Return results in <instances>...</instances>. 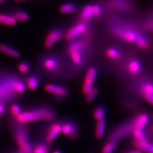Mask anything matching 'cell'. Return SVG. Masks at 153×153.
Masks as SVG:
<instances>
[{"label": "cell", "instance_id": "obj_38", "mask_svg": "<svg viewBox=\"0 0 153 153\" xmlns=\"http://www.w3.org/2000/svg\"><path fill=\"white\" fill-rule=\"evenodd\" d=\"M51 153H63V152H62L61 150H55Z\"/></svg>", "mask_w": 153, "mask_h": 153}, {"label": "cell", "instance_id": "obj_16", "mask_svg": "<svg viewBox=\"0 0 153 153\" xmlns=\"http://www.w3.org/2000/svg\"><path fill=\"white\" fill-rule=\"evenodd\" d=\"M117 33L119 36L128 42H135L138 36L137 33L131 30H117Z\"/></svg>", "mask_w": 153, "mask_h": 153}, {"label": "cell", "instance_id": "obj_25", "mask_svg": "<svg viewBox=\"0 0 153 153\" xmlns=\"http://www.w3.org/2000/svg\"><path fill=\"white\" fill-rule=\"evenodd\" d=\"M12 16L15 18L17 22V21L25 22V21H27L29 19V18H30L29 14L23 10H16L15 12H13Z\"/></svg>", "mask_w": 153, "mask_h": 153}, {"label": "cell", "instance_id": "obj_17", "mask_svg": "<svg viewBox=\"0 0 153 153\" xmlns=\"http://www.w3.org/2000/svg\"><path fill=\"white\" fill-rule=\"evenodd\" d=\"M0 52L7 56L14 57V58H18L21 56L20 52L17 50L13 49V48L5 44H0Z\"/></svg>", "mask_w": 153, "mask_h": 153}, {"label": "cell", "instance_id": "obj_28", "mask_svg": "<svg viewBox=\"0 0 153 153\" xmlns=\"http://www.w3.org/2000/svg\"><path fill=\"white\" fill-rule=\"evenodd\" d=\"M132 135L135 140H147L146 133L143 129H135L132 131Z\"/></svg>", "mask_w": 153, "mask_h": 153}, {"label": "cell", "instance_id": "obj_31", "mask_svg": "<svg viewBox=\"0 0 153 153\" xmlns=\"http://www.w3.org/2000/svg\"><path fill=\"white\" fill-rule=\"evenodd\" d=\"M98 93V89L97 88H93L90 91L86 94V98L85 101L87 103H89L94 100L96 96Z\"/></svg>", "mask_w": 153, "mask_h": 153}, {"label": "cell", "instance_id": "obj_13", "mask_svg": "<svg viewBox=\"0 0 153 153\" xmlns=\"http://www.w3.org/2000/svg\"><path fill=\"white\" fill-rule=\"evenodd\" d=\"M149 120V116L146 113H142L137 115L132 119V124L135 129H143Z\"/></svg>", "mask_w": 153, "mask_h": 153}, {"label": "cell", "instance_id": "obj_32", "mask_svg": "<svg viewBox=\"0 0 153 153\" xmlns=\"http://www.w3.org/2000/svg\"><path fill=\"white\" fill-rule=\"evenodd\" d=\"M107 54L110 58L114 59H119L121 57L120 53L115 49H109L107 51Z\"/></svg>", "mask_w": 153, "mask_h": 153}, {"label": "cell", "instance_id": "obj_36", "mask_svg": "<svg viewBox=\"0 0 153 153\" xmlns=\"http://www.w3.org/2000/svg\"><path fill=\"white\" fill-rule=\"evenodd\" d=\"M4 109H5V105L0 104V116H1L4 112Z\"/></svg>", "mask_w": 153, "mask_h": 153}, {"label": "cell", "instance_id": "obj_24", "mask_svg": "<svg viewBox=\"0 0 153 153\" xmlns=\"http://www.w3.org/2000/svg\"><path fill=\"white\" fill-rule=\"evenodd\" d=\"M76 5L73 3H66L62 4L59 8V11L61 13L66 14V13H71L75 11Z\"/></svg>", "mask_w": 153, "mask_h": 153}, {"label": "cell", "instance_id": "obj_39", "mask_svg": "<svg viewBox=\"0 0 153 153\" xmlns=\"http://www.w3.org/2000/svg\"><path fill=\"white\" fill-rule=\"evenodd\" d=\"M17 3H19V2H22V1H27V0H14Z\"/></svg>", "mask_w": 153, "mask_h": 153}, {"label": "cell", "instance_id": "obj_20", "mask_svg": "<svg viewBox=\"0 0 153 153\" xmlns=\"http://www.w3.org/2000/svg\"><path fill=\"white\" fill-rule=\"evenodd\" d=\"M140 93L144 98L148 96L153 94V82H149L143 84L140 88Z\"/></svg>", "mask_w": 153, "mask_h": 153}, {"label": "cell", "instance_id": "obj_3", "mask_svg": "<svg viewBox=\"0 0 153 153\" xmlns=\"http://www.w3.org/2000/svg\"><path fill=\"white\" fill-rule=\"evenodd\" d=\"M17 76L14 75H0V104L12 103L18 98L19 94L14 89V82Z\"/></svg>", "mask_w": 153, "mask_h": 153}, {"label": "cell", "instance_id": "obj_22", "mask_svg": "<svg viewBox=\"0 0 153 153\" xmlns=\"http://www.w3.org/2000/svg\"><path fill=\"white\" fill-rule=\"evenodd\" d=\"M105 124H106V123H105V121L104 119L98 121L95 130V135L96 137L98 138V139L102 138L104 135L105 130Z\"/></svg>", "mask_w": 153, "mask_h": 153}, {"label": "cell", "instance_id": "obj_10", "mask_svg": "<svg viewBox=\"0 0 153 153\" xmlns=\"http://www.w3.org/2000/svg\"><path fill=\"white\" fill-rule=\"evenodd\" d=\"M96 75H97V70L93 67L89 68L86 74L84 83L83 84L82 93L84 94H87L93 88V82L95 79Z\"/></svg>", "mask_w": 153, "mask_h": 153}, {"label": "cell", "instance_id": "obj_11", "mask_svg": "<svg viewBox=\"0 0 153 153\" xmlns=\"http://www.w3.org/2000/svg\"><path fill=\"white\" fill-rule=\"evenodd\" d=\"M82 43L79 42H75L71 44L69 49V53L71 59L75 65L80 64L82 61V55L80 51L82 50Z\"/></svg>", "mask_w": 153, "mask_h": 153}, {"label": "cell", "instance_id": "obj_21", "mask_svg": "<svg viewBox=\"0 0 153 153\" xmlns=\"http://www.w3.org/2000/svg\"><path fill=\"white\" fill-rule=\"evenodd\" d=\"M140 62L137 60H132L128 64V72L131 75H136L140 70Z\"/></svg>", "mask_w": 153, "mask_h": 153}, {"label": "cell", "instance_id": "obj_4", "mask_svg": "<svg viewBox=\"0 0 153 153\" xmlns=\"http://www.w3.org/2000/svg\"><path fill=\"white\" fill-rule=\"evenodd\" d=\"M63 121L56 120L49 123L44 131V139L50 143H52L57 137L61 133Z\"/></svg>", "mask_w": 153, "mask_h": 153}, {"label": "cell", "instance_id": "obj_23", "mask_svg": "<svg viewBox=\"0 0 153 153\" xmlns=\"http://www.w3.org/2000/svg\"><path fill=\"white\" fill-rule=\"evenodd\" d=\"M93 6L87 5L85 6L80 14V18L84 21H89L93 16Z\"/></svg>", "mask_w": 153, "mask_h": 153}, {"label": "cell", "instance_id": "obj_33", "mask_svg": "<svg viewBox=\"0 0 153 153\" xmlns=\"http://www.w3.org/2000/svg\"><path fill=\"white\" fill-rule=\"evenodd\" d=\"M100 12H101V8L98 5L93 6V15L95 17H98L100 16Z\"/></svg>", "mask_w": 153, "mask_h": 153}, {"label": "cell", "instance_id": "obj_12", "mask_svg": "<svg viewBox=\"0 0 153 153\" xmlns=\"http://www.w3.org/2000/svg\"><path fill=\"white\" fill-rule=\"evenodd\" d=\"M86 25L84 23H79L68 30L66 34V40L69 41L74 40L76 36L82 34L86 30Z\"/></svg>", "mask_w": 153, "mask_h": 153}, {"label": "cell", "instance_id": "obj_40", "mask_svg": "<svg viewBox=\"0 0 153 153\" xmlns=\"http://www.w3.org/2000/svg\"><path fill=\"white\" fill-rule=\"evenodd\" d=\"M4 1V0H0V3L2 2V1Z\"/></svg>", "mask_w": 153, "mask_h": 153}, {"label": "cell", "instance_id": "obj_35", "mask_svg": "<svg viewBox=\"0 0 153 153\" xmlns=\"http://www.w3.org/2000/svg\"><path fill=\"white\" fill-rule=\"evenodd\" d=\"M6 153H25V152H22L20 149H19L17 148V149H12V150L9 151L7 152Z\"/></svg>", "mask_w": 153, "mask_h": 153}, {"label": "cell", "instance_id": "obj_9", "mask_svg": "<svg viewBox=\"0 0 153 153\" xmlns=\"http://www.w3.org/2000/svg\"><path fill=\"white\" fill-rule=\"evenodd\" d=\"M63 36V31L60 29H53L48 33L44 42L47 49H50L57 42H58Z\"/></svg>", "mask_w": 153, "mask_h": 153}, {"label": "cell", "instance_id": "obj_8", "mask_svg": "<svg viewBox=\"0 0 153 153\" xmlns=\"http://www.w3.org/2000/svg\"><path fill=\"white\" fill-rule=\"evenodd\" d=\"M51 143L47 142L44 138H38L32 142L33 153H50Z\"/></svg>", "mask_w": 153, "mask_h": 153}, {"label": "cell", "instance_id": "obj_5", "mask_svg": "<svg viewBox=\"0 0 153 153\" xmlns=\"http://www.w3.org/2000/svg\"><path fill=\"white\" fill-rule=\"evenodd\" d=\"M61 133L70 140H75L80 134V130L76 123L71 119L63 121Z\"/></svg>", "mask_w": 153, "mask_h": 153}, {"label": "cell", "instance_id": "obj_26", "mask_svg": "<svg viewBox=\"0 0 153 153\" xmlns=\"http://www.w3.org/2000/svg\"><path fill=\"white\" fill-rule=\"evenodd\" d=\"M105 113H106V110H105L104 107L98 106L94 109L93 116L96 120L99 121L103 119V117L105 116Z\"/></svg>", "mask_w": 153, "mask_h": 153}, {"label": "cell", "instance_id": "obj_1", "mask_svg": "<svg viewBox=\"0 0 153 153\" xmlns=\"http://www.w3.org/2000/svg\"><path fill=\"white\" fill-rule=\"evenodd\" d=\"M56 120V112L50 105H44L23 111L19 116L13 119L19 123L26 124L36 121L51 123Z\"/></svg>", "mask_w": 153, "mask_h": 153}, {"label": "cell", "instance_id": "obj_19", "mask_svg": "<svg viewBox=\"0 0 153 153\" xmlns=\"http://www.w3.org/2000/svg\"><path fill=\"white\" fill-rule=\"evenodd\" d=\"M9 111L10 113V117H12V120H13L22 112L23 110L20 105L16 102H12L10 106Z\"/></svg>", "mask_w": 153, "mask_h": 153}, {"label": "cell", "instance_id": "obj_41", "mask_svg": "<svg viewBox=\"0 0 153 153\" xmlns=\"http://www.w3.org/2000/svg\"><path fill=\"white\" fill-rule=\"evenodd\" d=\"M152 144H153V143H152Z\"/></svg>", "mask_w": 153, "mask_h": 153}, {"label": "cell", "instance_id": "obj_27", "mask_svg": "<svg viewBox=\"0 0 153 153\" xmlns=\"http://www.w3.org/2000/svg\"><path fill=\"white\" fill-rule=\"evenodd\" d=\"M117 147V142L115 140H110L107 142L102 149V153H111Z\"/></svg>", "mask_w": 153, "mask_h": 153}, {"label": "cell", "instance_id": "obj_6", "mask_svg": "<svg viewBox=\"0 0 153 153\" xmlns=\"http://www.w3.org/2000/svg\"><path fill=\"white\" fill-rule=\"evenodd\" d=\"M41 65L43 70L51 75L58 74L61 68L59 60L56 56H47L42 60Z\"/></svg>", "mask_w": 153, "mask_h": 153}, {"label": "cell", "instance_id": "obj_7", "mask_svg": "<svg viewBox=\"0 0 153 153\" xmlns=\"http://www.w3.org/2000/svg\"><path fill=\"white\" fill-rule=\"evenodd\" d=\"M44 89L46 92L53 95L59 100L66 98L69 93L68 88L60 84H47L44 86Z\"/></svg>", "mask_w": 153, "mask_h": 153}, {"label": "cell", "instance_id": "obj_18", "mask_svg": "<svg viewBox=\"0 0 153 153\" xmlns=\"http://www.w3.org/2000/svg\"><path fill=\"white\" fill-rule=\"evenodd\" d=\"M17 21L12 15L6 13H0V24L7 26H14L16 25Z\"/></svg>", "mask_w": 153, "mask_h": 153}, {"label": "cell", "instance_id": "obj_15", "mask_svg": "<svg viewBox=\"0 0 153 153\" xmlns=\"http://www.w3.org/2000/svg\"><path fill=\"white\" fill-rule=\"evenodd\" d=\"M134 146H135L138 150L142 152H146L147 153H153V144L147 140H134Z\"/></svg>", "mask_w": 153, "mask_h": 153}, {"label": "cell", "instance_id": "obj_30", "mask_svg": "<svg viewBox=\"0 0 153 153\" xmlns=\"http://www.w3.org/2000/svg\"><path fill=\"white\" fill-rule=\"evenodd\" d=\"M17 68L19 71L22 74H27L31 70L30 65L25 61L19 63L17 66Z\"/></svg>", "mask_w": 153, "mask_h": 153}, {"label": "cell", "instance_id": "obj_34", "mask_svg": "<svg viewBox=\"0 0 153 153\" xmlns=\"http://www.w3.org/2000/svg\"><path fill=\"white\" fill-rule=\"evenodd\" d=\"M144 99L146 100L147 102H149L150 104L153 105V94L145 97Z\"/></svg>", "mask_w": 153, "mask_h": 153}, {"label": "cell", "instance_id": "obj_37", "mask_svg": "<svg viewBox=\"0 0 153 153\" xmlns=\"http://www.w3.org/2000/svg\"><path fill=\"white\" fill-rule=\"evenodd\" d=\"M124 153H143L142 151H140V150H133V151H129L127 152H124Z\"/></svg>", "mask_w": 153, "mask_h": 153}, {"label": "cell", "instance_id": "obj_2", "mask_svg": "<svg viewBox=\"0 0 153 153\" xmlns=\"http://www.w3.org/2000/svg\"><path fill=\"white\" fill-rule=\"evenodd\" d=\"M12 132L18 149L25 153H33L30 130L25 124L12 121Z\"/></svg>", "mask_w": 153, "mask_h": 153}, {"label": "cell", "instance_id": "obj_29", "mask_svg": "<svg viewBox=\"0 0 153 153\" xmlns=\"http://www.w3.org/2000/svg\"><path fill=\"white\" fill-rule=\"evenodd\" d=\"M135 42L138 47L141 48V49H145V48L147 47L148 45L147 38L142 35H138Z\"/></svg>", "mask_w": 153, "mask_h": 153}, {"label": "cell", "instance_id": "obj_14", "mask_svg": "<svg viewBox=\"0 0 153 153\" xmlns=\"http://www.w3.org/2000/svg\"><path fill=\"white\" fill-rule=\"evenodd\" d=\"M40 80V77L38 74L36 73L30 74L25 80L26 87L30 90H35L39 85Z\"/></svg>", "mask_w": 153, "mask_h": 153}]
</instances>
